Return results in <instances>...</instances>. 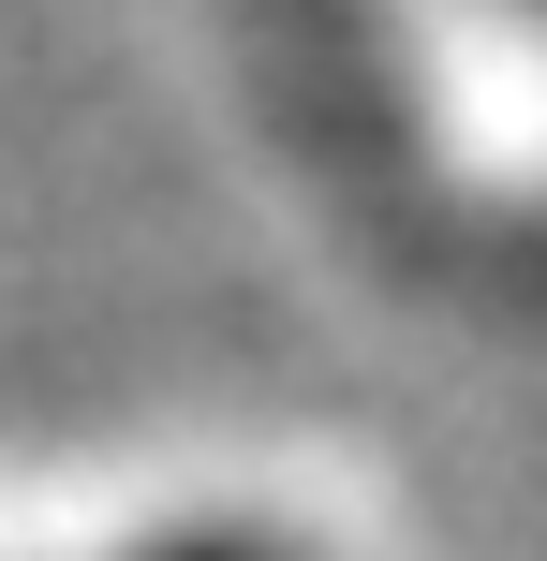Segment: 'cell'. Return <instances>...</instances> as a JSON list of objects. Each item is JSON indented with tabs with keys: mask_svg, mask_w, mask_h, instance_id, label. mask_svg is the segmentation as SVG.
I'll return each mask as SVG.
<instances>
[{
	"mask_svg": "<svg viewBox=\"0 0 547 561\" xmlns=\"http://www.w3.org/2000/svg\"><path fill=\"white\" fill-rule=\"evenodd\" d=\"M178 561H237V547H178Z\"/></svg>",
	"mask_w": 547,
	"mask_h": 561,
	"instance_id": "6da1fadb",
	"label": "cell"
}]
</instances>
